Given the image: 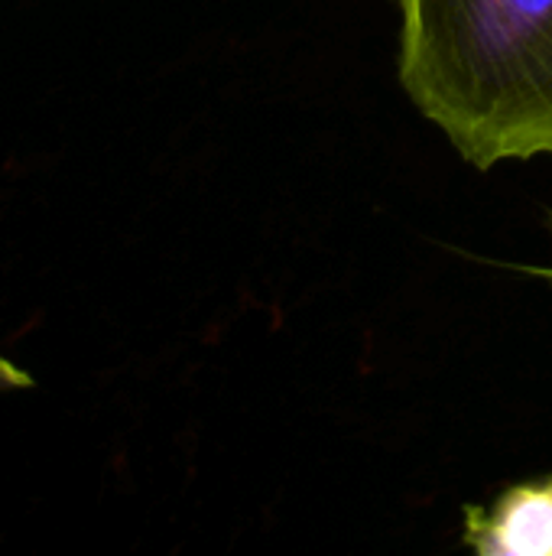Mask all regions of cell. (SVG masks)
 <instances>
[{
	"mask_svg": "<svg viewBox=\"0 0 552 556\" xmlns=\"http://www.w3.org/2000/svg\"><path fill=\"white\" fill-rule=\"evenodd\" d=\"M400 85L475 169L552 160V0H397Z\"/></svg>",
	"mask_w": 552,
	"mask_h": 556,
	"instance_id": "1",
	"label": "cell"
},
{
	"mask_svg": "<svg viewBox=\"0 0 552 556\" xmlns=\"http://www.w3.org/2000/svg\"><path fill=\"white\" fill-rule=\"evenodd\" d=\"M465 544L482 556H552V479L508 489L465 511Z\"/></svg>",
	"mask_w": 552,
	"mask_h": 556,
	"instance_id": "2",
	"label": "cell"
},
{
	"mask_svg": "<svg viewBox=\"0 0 552 556\" xmlns=\"http://www.w3.org/2000/svg\"><path fill=\"white\" fill-rule=\"evenodd\" d=\"M550 231H552V212H550ZM534 274H540V277H547V280H552V267H543V270H534Z\"/></svg>",
	"mask_w": 552,
	"mask_h": 556,
	"instance_id": "3",
	"label": "cell"
}]
</instances>
